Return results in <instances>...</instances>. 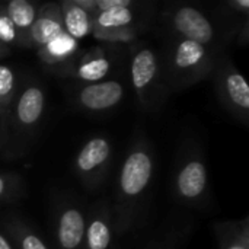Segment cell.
Masks as SVG:
<instances>
[{"label": "cell", "mask_w": 249, "mask_h": 249, "mask_svg": "<svg viewBox=\"0 0 249 249\" xmlns=\"http://www.w3.org/2000/svg\"><path fill=\"white\" fill-rule=\"evenodd\" d=\"M111 156L112 147L105 137H92L82 146L74 159V171L86 187L95 188L104 181Z\"/></svg>", "instance_id": "7"}, {"label": "cell", "mask_w": 249, "mask_h": 249, "mask_svg": "<svg viewBox=\"0 0 249 249\" xmlns=\"http://www.w3.org/2000/svg\"><path fill=\"white\" fill-rule=\"evenodd\" d=\"M219 249H249V220L226 222L216 228Z\"/></svg>", "instance_id": "17"}, {"label": "cell", "mask_w": 249, "mask_h": 249, "mask_svg": "<svg viewBox=\"0 0 249 249\" xmlns=\"http://www.w3.org/2000/svg\"><path fill=\"white\" fill-rule=\"evenodd\" d=\"M124 98V86L118 80L85 83L74 92L77 107L89 112H105L115 108Z\"/></svg>", "instance_id": "8"}, {"label": "cell", "mask_w": 249, "mask_h": 249, "mask_svg": "<svg viewBox=\"0 0 249 249\" xmlns=\"http://www.w3.org/2000/svg\"><path fill=\"white\" fill-rule=\"evenodd\" d=\"M45 107V92L38 83L26 85L13 105L12 121L16 128L23 133H29L36 128L42 118Z\"/></svg>", "instance_id": "9"}, {"label": "cell", "mask_w": 249, "mask_h": 249, "mask_svg": "<svg viewBox=\"0 0 249 249\" xmlns=\"http://www.w3.org/2000/svg\"><path fill=\"white\" fill-rule=\"evenodd\" d=\"M77 7L89 12L90 15L95 13V9H96V0H71Z\"/></svg>", "instance_id": "27"}, {"label": "cell", "mask_w": 249, "mask_h": 249, "mask_svg": "<svg viewBox=\"0 0 249 249\" xmlns=\"http://www.w3.org/2000/svg\"><path fill=\"white\" fill-rule=\"evenodd\" d=\"M19 188V179L16 177L0 172V203L15 200Z\"/></svg>", "instance_id": "23"}, {"label": "cell", "mask_w": 249, "mask_h": 249, "mask_svg": "<svg viewBox=\"0 0 249 249\" xmlns=\"http://www.w3.org/2000/svg\"><path fill=\"white\" fill-rule=\"evenodd\" d=\"M9 19L12 20L18 34V47H29V31L36 18V7L28 0H12L3 4Z\"/></svg>", "instance_id": "13"}, {"label": "cell", "mask_w": 249, "mask_h": 249, "mask_svg": "<svg viewBox=\"0 0 249 249\" xmlns=\"http://www.w3.org/2000/svg\"><path fill=\"white\" fill-rule=\"evenodd\" d=\"M226 6L231 7L233 12L241 13L244 18L249 15V1L248 0H228Z\"/></svg>", "instance_id": "25"}, {"label": "cell", "mask_w": 249, "mask_h": 249, "mask_svg": "<svg viewBox=\"0 0 249 249\" xmlns=\"http://www.w3.org/2000/svg\"><path fill=\"white\" fill-rule=\"evenodd\" d=\"M86 232V216L77 206L69 204L60 209L55 225L58 249H83Z\"/></svg>", "instance_id": "10"}, {"label": "cell", "mask_w": 249, "mask_h": 249, "mask_svg": "<svg viewBox=\"0 0 249 249\" xmlns=\"http://www.w3.org/2000/svg\"><path fill=\"white\" fill-rule=\"evenodd\" d=\"M175 239H169L168 242H165V244H162V245H159L158 248L155 249H172L174 248V245H175Z\"/></svg>", "instance_id": "29"}, {"label": "cell", "mask_w": 249, "mask_h": 249, "mask_svg": "<svg viewBox=\"0 0 249 249\" xmlns=\"http://www.w3.org/2000/svg\"><path fill=\"white\" fill-rule=\"evenodd\" d=\"M10 53V48L9 47H6V45H3L1 42H0V58L1 57H4V55H7Z\"/></svg>", "instance_id": "30"}, {"label": "cell", "mask_w": 249, "mask_h": 249, "mask_svg": "<svg viewBox=\"0 0 249 249\" xmlns=\"http://www.w3.org/2000/svg\"><path fill=\"white\" fill-rule=\"evenodd\" d=\"M111 70V60L102 48H92L76 63L74 76L86 83L101 82Z\"/></svg>", "instance_id": "14"}, {"label": "cell", "mask_w": 249, "mask_h": 249, "mask_svg": "<svg viewBox=\"0 0 249 249\" xmlns=\"http://www.w3.org/2000/svg\"><path fill=\"white\" fill-rule=\"evenodd\" d=\"M207 166L201 152L190 149L179 160L175 178V197L185 204H200L206 200L209 191Z\"/></svg>", "instance_id": "4"}, {"label": "cell", "mask_w": 249, "mask_h": 249, "mask_svg": "<svg viewBox=\"0 0 249 249\" xmlns=\"http://www.w3.org/2000/svg\"><path fill=\"white\" fill-rule=\"evenodd\" d=\"M120 7H130L131 9L133 7V0H96L95 13L107 12V10H111V9H120Z\"/></svg>", "instance_id": "24"}, {"label": "cell", "mask_w": 249, "mask_h": 249, "mask_svg": "<svg viewBox=\"0 0 249 249\" xmlns=\"http://www.w3.org/2000/svg\"><path fill=\"white\" fill-rule=\"evenodd\" d=\"M136 29L134 26L127 28H111V29H101V28H92V35L99 41L107 42H130L136 38Z\"/></svg>", "instance_id": "21"}, {"label": "cell", "mask_w": 249, "mask_h": 249, "mask_svg": "<svg viewBox=\"0 0 249 249\" xmlns=\"http://www.w3.org/2000/svg\"><path fill=\"white\" fill-rule=\"evenodd\" d=\"M153 172L155 155L149 142L142 137L130 147L118 175L115 216L112 217L114 232L124 233L133 226L139 207L143 204L150 187Z\"/></svg>", "instance_id": "1"}, {"label": "cell", "mask_w": 249, "mask_h": 249, "mask_svg": "<svg viewBox=\"0 0 249 249\" xmlns=\"http://www.w3.org/2000/svg\"><path fill=\"white\" fill-rule=\"evenodd\" d=\"M64 32L58 3H45L36 10V18L29 31V47L41 48Z\"/></svg>", "instance_id": "11"}, {"label": "cell", "mask_w": 249, "mask_h": 249, "mask_svg": "<svg viewBox=\"0 0 249 249\" xmlns=\"http://www.w3.org/2000/svg\"><path fill=\"white\" fill-rule=\"evenodd\" d=\"M0 249H15L13 245L10 244V241L3 233H0Z\"/></svg>", "instance_id": "28"}, {"label": "cell", "mask_w": 249, "mask_h": 249, "mask_svg": "<svg viewBox=\"0 0 249 249\" xmlns=\"http://www.w3.org/2000/svg\"><path fill=\"white\" fill-rule=\"evenodd\" d=\"M130 71L139 104L144 109H156L163 99L165 88L159 54L146 45H140L131 55Z\"/></svg>", "instance_id": "3"}, {"label": "cell", "mask_w": 249, "mask_h": 249, "mask_svg": "<svg viewBox=\"0 0 249 249\" xmlns=\"http://www.w3.org/2000/svg\"><path fill=\"white\" fill-rule=\"evenodd\" d=\"M134 13L130 7L111 9L107 12L92 15V28L111 29V28H127L133 26Z\"/></svg>", "instance_id": "19"}, {"label": "cell", "mask_w": 249, "mask_h": 249, "mask_svg": "<svg viewBox=\"0 0 249 249\" xmlns=\"http://www.w3.org/2000/svg\"><path fill=\"white\" fill-rule=\"evenodd\" d=\"M79 48V41L71 38L69 34L61 32L53 38L48 44L38 48V57L45 64H58L74 55Z\"/></svg>", "instance_id": "16"}, {"label": "cell", "mask_w": 249, "mask_h": 249, "mask_svg": "<svg viewBox=\"0 0 249 249\" xmlns=\"http://www.w3.org/2000/svg\"><path fill=\"white\" fill-rule=\"evenodd\" d=\"M217 92L223 107L248 125L249 86L242 73L229 60H223L217 66Z\"/></svg>", "instance_id": "5"}, {"label": "cell", "mask_w": 249, "mask_h": 249, "mask_svg": "<svg viewBox=\"0 0 249 249\" xmlns=\"http://www.w3.org/2000/svg\"><path fill=\"white\" fill-rule=\"evenodd\" d=\"M112 236V212L107 206H99L93 210L89 220L86 222L83 249H109Z\"/></svg>", "instance_id": "12"}, {"label": "cell", "mask_w": 249, "mask_h": 249, "mask_svg": "<svg viewBox=\"0 0 249 249\" xmlns=\"http://www.w3.org/2000/svg\"><path fill=\"white\" fill-rule=\"evenodd\" d=\"M60 4L64 32L76 41L92 34V15L77 7L71 0H64Z\"/></svg>", "instance_id": "15"}, {"label": "cell", "mask_w": 249, "mask_h": 249, "mask_svg": "<svg viewBox=\"0 0 249 249\" xmlns=\"http://www.w3.org/2000/svg\"><path fill=\"white\" fill-rule=\"evenodd\" d=\"M168 25L182 39H190L210 50L217 42V31L212 20L193 6H175L168 12Z\"/></svg>", "instance_id": "6"}, {"label": "cell", "mask_w": 249, "mask_h": 249, "mask_svg": "<svg viewBox=\"0 0 249 249\" xmlns=\"http://www.w3.org/2000/svg\"><path fill=\"white\" fill-rule=\"evenodd\" d=\"M16 79L13 70L9 66L0 64V107L10 108L15 98Z\"/></svg>", "instance_id": "20"}, {"label": "cell", "mask_w": 249, "mask_h": 249, "mask_svg": "<svg viewBox=\"0 0 249 249\" xmlns=\"http://www.w3.org/2000/svg\"><path fill=\"white\" fill-rule=\"evenodd\" d=\"M165 83L172 89H185L206 79L216 66L214 51L190 39L178 38L162 60Z\"/></svg>", "instance_id": "2"}, {"label": "cell", "mask_w": 249, "mask_h": 249, "mask_svg": "<svg viewBox=\"0 0 249 249\" xmlns=\"http://www.w3.org/2000/svg\"><path fill=\"white\" fill-rule=\"evenodd\" d=\"M7 239L15 249H48L44 241L23 222L12 220L6 225Z\"/></svg>", "instance_id": "18"}, {"label": "cell", "mask_w": 249, "mask_h": 249, "mask_svg": "<svg viewBox=\"0 0 249 249\" xmlns=\"http://www.w3.org/2000/svg\"><path fill=\"white\" fill-rule=\"evenodd\" d=\"M0 42L6 47H13L18 45V34L16 29L9 19L3 4H0Z\"/></svg>", "instance_id": "22"}, {"label": "cell", "mask_w": 249, "mask_h": 249, "mask_svg": "<svg viewBox=\"0 0 249 249\" xmlns=\"http://www.w3.org/2000/svg\"><path fill=\"white\" fill-rule=\"evenodd\" d=\"M7 121H9V109L0 107V144L6 140Z\"/></svg>", "instance_id": "26"}]
</instances>
